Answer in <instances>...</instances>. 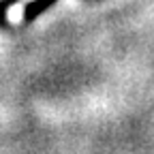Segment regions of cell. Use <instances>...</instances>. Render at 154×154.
Here are the masks:
<instances>
[{"label":"cell","instance_id":"obj_2","mask_svg":"<svg viewBox=\"0 0 154 154\" xmlns=\"http://www.w3.org/2000/svg\"><path fill=\"white\" fill-rule=\"evenodd\" d=\"M24 2H32V0H24Z\"/></svg>","mask_w":154,"mask_h":154},{"label":"cell","instance_id":"obj_1","mask_svg":"<svg viewBox=\"0 0 154 154\" xmlns=\"http://www.w3.org/2000/svg\"><path fill=\"white\" fill-rule=\"evenodd\" d=\"M7 17H9L11 24H19V22L24 19V7H22V5H13V7L7 11Z\"/></svg>","mask_w":154,"mask_h":154}]
</instances>
